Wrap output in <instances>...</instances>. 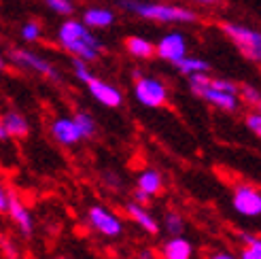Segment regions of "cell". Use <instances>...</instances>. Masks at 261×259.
Returning a JSON list of instances; mask_svg holds the SVG:
<instances>
[{"mask_svg": "<svg viewBox=\"0 0 261 259\" xmlns=\"http://www.w3.org/2000/svg\"><path fill=\"white\" fill-rule=\"evenodd\" d=\"M7 206H9V189L0 180V213H7Z\"/></svg>", "mask_w": 261, "mask_h": 259, "instance_id": "29", "label": "cell"}, {"mask_svg": "<svg viewBox=\"0 0 261 259\" xmlns=\"http://www.w3.org/2000/svg\"><path fill=\"white\" fill-rule=\"evenodd\" d=\"M138 259H155V255H153V253H151L149 249H145V251H140Z\"/></svg>", "mask_w": 261, "mask_h": 259, "instance_id": "33", "label": "cell"}, {"mask_svg": "<svg viewBox=\"0 0 261 259\" xmlns=\"http://www.w3.org/2000/svg\"><path fill=\"white\" fill-rule=\"evenodd\" d=\"M125 51L132 58H138V60H151L155 56V43L149 41L145 36H127L125 38Z\"/></svg>", "mask_w": 261, "mask_h": 259, "instance_id": "17", "label": "cell"}, {"mask_svg": "<svg viewBox=\"0 0 261 259\" xmlns=\"http://www.w3.org/2000/svg\"><path fill=\"white\" fill-rule=\"evenodd\" d=\"M87 87V92L91 94V98H94L96 102H100L102 107L107 109H119L123 105V94L119 87H115L113 83L100 79V76L91 74L89 79L83 83Z\"/></svg>", "mask_w": 261, "mask_h": 259, "instance_id": "9", "label": "cell"}, {"mask_svg": "<svg viewBox=\"0 0 261 259\" xmlns=\"http://www.w3.org/2000/svg\"><path fill=\"white\" fill-rule=\"evenodd\" d=\"M0 117H3V123H5L9 138H25L28 136L30 123L19 111H7L5 115H0Z\"/></svg>", "mask_w": 261, "mask_h": 259, "instance_id": "15", "label": "cell"}, {"mask_svg": "<svg viewBox=\"0 0 261 259\" xmlns=\"http://www.w3.org/2000/svg\"><path fill=\"white\" fill-rule=\"evenodd\" d=\"M51 136L62 147H74L83 140V134L79 125H76L74 117H58L51 121Z\"/></svg>", "mask_w": 261, "mask_h": 259, "instance_id": "12", "label": "cell"}, {"mask_svg": "<svg viewBox=\"0 0 261 259\" xmlns=\"http://www.w3.org/2000/svg\"><path fill=\"white\" fill-rule=\"evenodd\" d=\"M72 117H74L76 125H79V130H81L83 140L94 138V136H96V130H98V127H96V119L91 117V115H89L87 111H79V113H74Z\"/></svg>", "mask_w": 261, "mask_h": 259, "instance_id": "20", "label": "cell"}, {"mask_svg": "<svg viewBox=\"0 0 261 259\" xmlns=\"http://www.w3.org/2000/svg\"><path fill=\"white\" fill-rule=\"evenodd\" d=\"M7 215H9V219L13 221V225L19 229V234H23V236H32V231H34V217H32L30 209L21 202V198L17 196L15 191H9Z\"/></svg>", "mask_w": 261, "mask_h": 259, "instance_id": "11", "label": "cell"}, {"mask_svg": "<svg viewBox=\"0 0 261 259\" xmlns=\"http://www.w3.org/2000/svg\"><path fill=\"white\" fill-rule=\"evenodd\" d=\"M134 202H138V204H142V206H147V204L151 202V196H147L145 191L136 189V191H134Z\"/></svg>", "mask_w": 261, "mask_h": 259, "instance_id": "30", "label": "cell"}, {"mask_svg": "<svg viewBox=\"0 0 261 259\" xmlns=\"http://www.w3.org/2000/svg\"><path fill=\"white\" fill-rule=\"evenodd\" d=\"M223 34L233 43L240 54L255 64H261V32L251 28L246 23H238V21H227L221 25Z\"/></svg>", "mask_w": 261, "mask_h": 259, "instance_id": "4", "label": "cell"}, {"mask_svg": "<svg viewBox=\"0 0 261 259\" xmlns=\"http://www.w3.org/2000/svg\"><path fill=\"white\" fill-rule=\"evenodd\" d=\"M189 54V43H187V36L172 30V32H166L158 43H155V56L164 62H170L176 64L180 58H185Z\"/></svg>", "mask_w": 261, "mask_h": 259, "instance_id": "8", "label": "cell"}, {"mask_svg": "<svg viewBox=\"0 0 261 259\" xmlns=\"http://www.w3.org/2000/svg\"><path fill=\"white\" fill-rule=\"evenodd\" d=\"M208 259H236L233 255H229V253H213V255H208Z\"/></svg>", "mask_w": 261, "mask_h": 259, "instance_id": "32", "label": "cell"}, {"mask_svg": "<svg viewBox=\"0 0 261 259\" xmlns=\"http://www.w3.org/2000/svg\"><path fill=\"white\" fill-rule=\"evenodd\" d=\"M9 58H11V62L15 64L17 68H21V70L41 74V76H45V79H49V81H60V79H62L60 70L54 66V64H51L47 58H43L41 54L32 51V49H23V47L13 49L11 54H9Z\"/></svg>", "mask_w": 261, "mask_h": 259, "instance_id": "6", "label": "cell"}, {"mask_svg": "<svg viewBox=\"0 0 261 259\" xmlns=\"http://www.w3.org/2000/svg\"><path fill=\"white\" fill-rule=\"evenodd\" d=\"M162 255H164V259H191L193 247H191V242L187 238H182L178 234V236H172L164 244Z\"/></svg>", "mask_w": 261, "mask_h": 259, "instance_id": "16", "label": "cell"}, {"mask_svg": "<svg viewBox=\"0 0 261 259\" xmlns=\"http://www.w3.org/2000/svg\"><path fill=\"white\" fill-rule=\"evenodd\" d=\"M164 227L170 236H178L182 234V229H185V219H182L176 211H170L164 215Z\"/></svg>", "mask_w": 261, "mask_h": 259, "instance_id": "23", "label": "cell"}, {"mask_svg": "<svg viewBox=\"0 0 261 259\" xmlns=\"http://www.w3.org/2000/svg\"><path fill=\"white\" fill-rule=\"evenodd\" d=\"M9 134H7V130H5V123H3V117H0V140H7Z\"/></svg>", "mask_w": 261, "mask_h": 259, "instance_id": "34", "label": "cell"}, {"mask_svg": "<svg viewBox=\"0 0 261 259\" xmlns=\"http://www.w3.org/2000/svg\"><path fill=\"white\" fill-rule=\"evenodd\" d=\"M240 238L246 244V249H242L238 259H261V238L255 234H242Z\"/></svg>", "mask_w": 261, "mask_h": 259, "instance_id": "21", "label": "cell"}, {"mask_svg": "<svg viewBox=\"0 0 261 259\" xmlns=\"http://www.w3.org/2000/svg\"><path fill=\"white\" fill-rule=\"evenodd\" d=\"M102 180H104V183H107L111 189H115V191L121 187V178H119V174H115V172H104Z\"/></svg>", "mask_w": 261, "mask_h": 259, "instance_id": "28", "label": "cell"}, {"mask_svg": "<svg viewBox=\"0 0 261 259\" xmlns=\"http://www.w3.org/2000/svg\"><path fill=\"white\" fill-rule=\"evenodd\" d=\"M125 211H127L129 219H132L138 227L145 229L147 234H160V223L155 221V217L147 211V206H142L138 202H127Z\"/></svg>", "mask_w": 261, "mask_h": 259, "instance_id": "14", "label": "cell"}, {"mask_svg": "<svg viewBox=\"0 0 261 259\" xmlns=\"http://www.w3.org/2000/svg\"><path fill=\"white\" fill-rule=\"evenodd\" d=\"M87 223H89L91 229L98 231V234L104 236V238H119L123 234L121 219L117 217L113 211H109L107 206H100V204L89 206V211H87Z\"/></svg>", "mask_w": 261, "mask_h": 259, "instance_id": "7", "label": "cell"}, {"mask_svg": "<svg viewBox=\"0 0 261 259\" xmlns=\"http://www.w3.org/2000/svg\"><path fill=\"white\" fill-rule=\"evenodd\" d=\"M45 5L51 13L56 15H62V17H70L74 15V0H45Z\"/></svg>", "mask_w": 261, "mask_h": 259, "instance_id": "24", "label": "cell"}, {"mask_svg": "<svg viewBox=\"0 0 261 259\" xmlns=\"http://www.w3.org/2000/svg\"><path fill=\"white\" fill-rule=\"evenodd\" d=\"M0 249H3L5 259H17V257H19L17 247H15V244H13L7 236H0Z\"/></svg>", "mask_w": 261, "mask_h": 259, "instance_id": "27", "label": "cell"}, {"mask_svg": "<svg viewBox=\"0 0 261 259\" xmlns=\"http://www.w3.org/2000/svg\"><path fill=\"white\" fill-rule=\"evenodd\" d=\"M7 68V58L3 56V51H0V70H5Z\"/></svg>", "mask_w": 261, "mask_h": 259, "instance_id": "35", "label": "cell"}, {"mask_svg": "<svg viewBox=\"0 0 261 259\" xmlns=\"http://www.w3.org/2000/svg\"><path fill=\"white\" fill-rule=\"evenodd\" d=\"M246 127H249L257 138H261V113L259 111L246 115Z\"/></svg>", "mask_w": 261, "mask_h": 259, "instance_id": "26", "label": "cell"}, {"mask_svg": "<svg viewBox=\"0 0 261 259\" xmlns=\"http://www.w3.org/2000/svg\"><path fill=\"white\" fill-rule=\"evenodd\" d=\"M56 38H58V45L66 51V54H70L72 58L85 60L89 64L96 62L104 51V43L81 19L66 17L60 23Z\"/></svg>", "mask_w": 261, "mask_h": 259, "instance_id": "1", "label": "cell"}, {"mask_svg": "<svg viewBox=\"0 0 261 259\" xmlns=\"http://www.w3.org/2000/svg\"><path fill=\"white\" fill-rule=\"evenodd\" d=\"M231 204L242 217H261V191L253 185H238L233 189Z\"/></svg>", "mask_w": 261, "mask_h": 259, "instance_id": "10", "label": "cell"}, {"mask_svg": "<svg viewBox=\"0 0 261 259\" xmlns=\"http://www.w3.org/2000/svg\"><path fill=\"white\" fill-rule=\"evenodd\" d=\"M19 34H21V38H23L25 43H38L43 38V25H41V21L30 19V21H25L21 25Z\"/></svg>", "mask_w": 261, "mask_h": 259, "instance_id": "22", "label": "cell"}, {"mask_svg": "<svg viewBox=\"0 0 261 259\" xmlns=\"http://www.w3.org/2000/svg\"><path fill=\"white\" fill-rule=\"evenodd\" d=\"M81 21L91 30H107L115 23V11L109 7H89L83 11Z\"/></svg>", "mask_w": 261, "mask_h": 259, "instance_id": "13", "label": "cell"}, {"mask_svg": "<svg viewBox=\"0 0 261 259\" xmlns=\"http://www.w3.org/2000/svg\"><path fill=\"white\" fill-rule=\"evenodd\" d=\"M259 96H261V92H259L257 87H253V85L238 87V98H240V100H244L246 105H251V107H257Z\"/></svg>", "mask_w": 261, "mask_h": 259, "instance_id": "25", "label": "cell"}, {"mask_svg": "<svg viewBox=\"0 0 261 259\" xmlns=\"http://www.w3.org/2000/svg\"><path fill=\"white\" fill-rule=\"evenodd\" d=\"M191 3L198 7H215V5H221L223 0H191Z\"/></svg>", "mask_w": 261, "mask_h": 259, "instance_id": "31", "label": "cell"}, {"mask_svg": "<svg viewBox=\"0 0 261 259\" xmlns=\"http://www.w3.org/2000/svg\"><path fill=\"white\" fill-rule=\"evenodd\" d=\"M162 187H164V176L158 170H142L136 178V189L145 191L151 198L158 196V193L162 191Z\"/></svg>", "mask_w": 261, "mask_h": 259, "instance_id": "18", "label": "cell"}, {"mask_svg": "<svg viewBox=\"0 0 261 259\" xmlns=\"http://www.w3.org/2000/svg\"><path fill=\"white\" fill-rule=\"evenodd\" d=\"M58 259H68V257H58Z\"/></svg>", "mask_w": 261, "mask_h": 259, "instance_id": "37", "label": "cell"}, {"mask_svg": "<svg viewBox=\"0 0 261 259\" xmlns=\"http://www.w3.org/2000/svg\"><path fill=\"white\" fill-rule=\"evenodd\" d=\"M189 79L191 92L202 98L208 105L217 107L223 113H233L240 107V98H238V85L227 79H215L208 72H195Z\"/></svg>", "mask_w": 261, "mask_h": 259, "instance_id": "3", "label": "cell"}, {"mask_svg": "<svg viewBox=\"0 0 261 259\" xmlns=\"http://www.w3.org/2000/svg\"><path fill=\"white\" fill-rule=\"evenodd\" d=\"M176 70L180 72V74H185V76H191V74H195V72H208L211 70V64H208L204 58H198V56H185V58H180L176 64Z\"/></svg>", "mask_w": 261, "mask_h": 259, "instance_id": "19", "label": "cell"}, {"mask_svg": "<svg viewBox=\"0 0 261 259\" xmlns=\"http://www.w3.org/2000/svg\"><path fill=\"white\" fill-rule=\"evenodd\" d=\"M134 96L142 107L160 109L168 102V85L158 76H147L134 70Z\"/></svg>", "mask_w": 261, "mask_h": 259, "instance_id": "5", "label": "cell"}, {"mask_svg": "<svg viewBox=\"0 0 261 259\" xmlns=\"http://www.w3.org/2000/svg\"><path fill=\"white\" fill-rule=\"evenodd\" d=\"M119 7L134 17L164 25H187L198 21V13L187 5L151 3V0H119Z\"/></svg>", "mask_w": 261, "mask_h": 259, "instance_id": "2", "label": "cell"}, {"mask_svg": "<svg viewBox=\"0 0 261 259\" xmlns=\"http://www.w3.org/2000/svg\"><path fill=\"white\" fill-rule=\"evenodd\" d=\"M257 109H259V113H261V96H259V102H257Z\"/></svg>", "mask_w": 261, "mask_h": 259, "instance_id": "36", "label": "cell"}]
</instances>
